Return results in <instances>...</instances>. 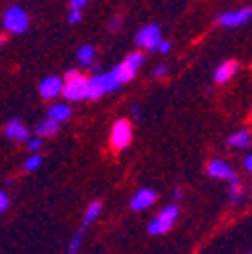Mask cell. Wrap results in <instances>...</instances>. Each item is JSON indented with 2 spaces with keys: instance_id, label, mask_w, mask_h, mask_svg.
Returning a JSON list of instances; mask_svg holds the SVG:
<instances>
[{
  "instance_id": "obj_1",
  "label": "cell",
  "mask_w": 252,
  "mask_h": 254,
  "mask_svg": "<svg viewBox=\"0 0 252 254\" xmlns=\"http://www.w3.org/2000/svg\"><path fill=\"white\" fill-rule=\"evenodd\" d=\"M121 87V83L111 73H95L93 79H87V99L95 101L105 93H113Z\"/></svg>"
},
{
  "instance_id": "obj_2",
  "label": "cell",
  "mask_w": 252,
  "mask_h": 254,
  "mask_svg": "<svg viewBox=\"0 0 252 254\" xmlns=\"http://www.w3.org/2000/svg\"><path fill=\"white\" fill-rule=\"evenodd\" d=\"M61 95H65V99L67 101H81V99H87V79L71 69L67 71V81L63 83V91Z\"/></svg>"
},
{
  "instance_id": "obj_3",
  "label": "cell",
  "mask_w": 252,
  "mask_h": 254,
  "mask_svg": "<svg viewBox=\"0 0 252 254\" xmlns=\"http://www.w3.org/2000/svg\"><path fill=\"white\" fill-rule=\"evenodd\" d=\"M178 206L172 204V206H166L160 214H157L147 226V232L153 234V236H160V234H166L170 232V228L174 226V222L178 220Z\"/></svg>"
},
{
  "instance_id": "obj_4",
  "label": "cell",
  "mask_w": 252,
  "mask_h": 254,
  "mask_svg": "<svg viewBox=\"0 0 252 254\" xmlns=\"http://www.w3.org/2000/svg\"><path fill=\"white\" fill-rule=\"evenodd\" d=\"M2 22H4V28L8 30V33H14V35H22L28 30V14L20 6H10L4 12Z\"/></svg>"
},
{
  "instance_id": "obj_5",
  "label": "cell",
  "mask_w": 252,
  "mask_h": 254,
  "mask_svg": "<svg viewBox=\"0 0 252 254\" xmlns=\"http://www.w3.org/2000/svg\"><path fill=\"white\" fill-rule=\"evenodd\" d=\"M160 43H162V28L157 24H147L139 28L135 35V45L145 51H155Z\"/></svg>"
},
{
  "instance_id": "obj_6",
  "label": "cell",
  "mask_w": 252,
  "mask_h": 254,
  "mask_svg": "<svg viewBox=\"0 0 252 254\" xmlns=\"http://www.w3.org/2000/svg\"><path fill=\"white\" fill-rule=\"evenodd\" d=\"M131 125L129 121H125V119H119L115 125H113V129H111V145L115 149H125L129 143H131Z\"/></svg>"
},
{
  "instance_id": "obj_7",
  "label": "cell",
  "mask_w": 252,
  "mask_h": 254,
  "mask_svg": "<svg viewBox=\"0 0 252 254\" xmlns=\"http://www.w3.org/2000/svg\"><path fill=\"white\" fill-rule=\"evenodd\" d=\"M252 16V10L246 6V8H238V10H228V12H222L218 16V22L226 26V28H236V26H242L250 20Z\"/></svg>"
},
{
  "instance_id": "obj_8",
  "label": "cell",
  "mask_w": 252,
  "mask_h": 254,
  "mask_svg": "<svg viewBox=\"0 0 252 254\" xmlns=\"http://www.w3.org/2000/svg\"><path fill=\"white\" fill-rule=\"evenodd\" d=\"M39 91L45 99H55L57 95H61L63 91V79L61 77H47L41 81L39 85Z\"/></svg>"
},
{
  "instance_id": "obj_9",
  "label": "cell",
  "mask_w": 252,
  "mask_h": 254,
  "mask_svg": "<svg viewBox=\"0 0 252 254\" xmlns=\"http://www.w3.org/2000/svg\"><path fill=\"white\" fill-rule=\"evenodd\" d=\"M4 135L12 141H26L30 137V131L26 129V125H22L20 119H10L4 129Z\"/></svg>"
},
{
  "instance_id": "obj_10",
  "label": "cell",
  "mask_w": 252,
  "mask_h": 254,
  "mask_svg": "<svg viewBox=\"0 0 252 254\" xmlns=\"http://www.w3.org/2000/svg\"><path fill=\"white\" fill-rule=\"evenodd\" d=\"M155 202V192L151 188H141L139 192L133 196V200H131V208L133 210H145V208H149L151 204Z\"/></svg>"
},
{
  "instance_id": "obj_11",
  "label": "cell",
  "mask_w": 252,
  "mask_h": 254,
  "mask_svg": "<svg viewBox=\"0 0 252 254\" xmlns=\"http://www.w3.org/2000/svg\"><path fill=\"white\" fill-rule=\"evenodd\" d=\"M238 63L236 61H226V63H222L218 69H216V73H214V79H216V83H228L236 73H238Z\"/></svg>"
},
{
  "instance_id": "obj_12",
  "label": "cell",
  "mask_w": 252,
  "mask_h": 254,
  "mask_svg": "<svg viewBox=\"0 0 252 254\" xmlns=\"http://www.w3.org/2000/svg\"><path fill=\"white\" fill-rule=\"evenodd\" d=\"M208 174L212 178H218V180H228L234 174V170L226 162H222V160H212L208 164Z\"/></svg>"
},
{
  "instance_id": "obj_13",
  "label": "cell",
  "mask_w": 252,
  "mask_h": 254,
  "mask_svg": "<svg viewBox=\"0 0 252 254\" xmlns=\"http://www.w3.org/2000/svg\"><path fill=\"white\" fill-rule=\"evenodd\" d=\"M69 117H71V107L65 105V103H57V105H53V107L49 109V113H47V119L57 121V123L67 121Z\"/></svg>"
},
{
  "instance_id": "obj_14",
  "label": "cell",
  "mask_w": 252,
  "mask_h": 254,
  "mask_svg": "<svg viewBox=\"0 0 252 254\" xmlns=\"http://www.w3.org/2000/svg\"><path fill=\"white\" fill-rule=\"evenodd\" d=\"M228 182H230V194H228V198H230V202H232L234 206H238V204L242 202V198H244L242 184H240L238 174H232V176L228 178Z\"/></svg>"
},
{
  "instance_id": "obj_15",
  "label": "cell",
  "mask_w": 252,
  "mask_h": 254,
  "mask_svg": "<svg viewBox=\"0 0 252 254\" xmlns=\"http://www.w3.org/2000/svg\"><path fill=\"white\" fill-rule=\"evenodd\" d=\"M109 73H111L121 85H123V83H127V81H131V79L135 77V71H131L127 65H125V63H119V65H115Z\"/></svg>"
},
{
  "instance_id": "obj_16",
  "label": "cell",
  "mask_w": 252,
  "mask_h": 254,
  "mask_svg": "<svg viewBox=\"0 0 252 254\" xmlns=\"http://www.w3.org/2000/svg\"><path fill=\"white\" fill-rule=\"evenodd\" d=\"M57 131H59V123L51 121V119H45L37 125V135L39 137H53Z\"/></svg>"
},
{
  "instance_id": "obj_17",
  "label": "cell",
  "mask_w": 252,
  "mask_h": 254,
  "mask_svg": "<svg viewBox=\"0 0 252 254\" xmlns=\"http://www.w3.org/2000/svg\"><path fill=\"white\" fill-rule=\"evenodd\" d=\"M77 59L83 67H91V63L95 61V47L91 45H83L79 51H77Z\"/></svg>"
},
{
  "instance_id": "obj_18",
  "label": "cell",
  "mask_w": 252,
  "mask_h": 254,
  "mask_svg": "<svg viewBox=\"0 0 252 254\" xmlns=\"http://www.w3.org/2000/svg\"><path fill=\"white\" fill-rule=\"evenodd\" d=\"M248 141H250V133L246 131V129H242V131H236V133H232L230 137H228V145L230 147H246L248 145Z\"/></svg>"
},
{
  "instance_id": "obj_19",
  "label": "cell",
  "mask_w": 252,
  "mask_h": 254,
  "mask_svg": "<svg viewBox=\"0 0 252 254\" xmlns=\"http://www.w3.org/2000/svg\"><path fill=\"white\" fill-rule=\"evenodd\" d=\"M99 214H101V202H91V204H89V208H87V212H85L83 224H85V226L93 224V222H95V220L99 218Z\"/></svg>"
},
{
  "instance_id": "obj_20",
  "label": "cell",
  "mask_w": 252,
  "mask_h": 254,
  "mask_svg": "<svg viewBox=\"0 0 252 254\" xmlns=\"http://www.w3.org/2000/svg\"><path fill=\"white\" fill-rule=\"evenodd\" d=\"M143 61H145V57H143V53H129L127 57H125V65H127L131 71H135L137 73V69L143 65Z\"/></svg>"
},
{
  "instance_id": "obj_21",
  "label": "cell",
  "mask_w": 252,
  "mask_h": 254,
  "mask_svg": "<svg viewBox=\"0 0 252 254\" xmlns=\"http://www.w3.org/2000/svg\"><path fill=\"white\" fill-rule=\"evenodd\" d=\"M41 162H43V157L37 155V153H33V157H28V160L24 162V170L26 172H35V170L41 168Z\"/></svg>"
},
{
  "instance_id": "obj_22",
  "label": "cell",
  "mask_w": 252,
  "mask_h": 254,
  "mask_svg": "<svg viewBox=\"0 0 252 254\" xmlns=\"http://www.w3.org/2000/svg\"><path fill=\"white\" fill-rule=\"evenodd\" d=\"M83 236H85V230H79V232L75 234V238H73L71 244H69V254H77V252H79L81 242H83Z\"/></svg>"
},
{
  "instance_id": "obj_23",
  "label": "cell",
  "mask_w": 252,
  "mask_h": 254,
  "mask_svg": "<svg viewBox=\"0 0 252 254\" xmlns=\"http://www.w3.org/2000/svg\"><path fill=\"white\" fill-rule=\"evenodd\" d=\"M81 20H83L81 10H79V8H71V12H69V22H71V24H77V22H81Z\"/></svg>"
},
{
  "instance_id": "obj_24",
  "label": "cell",
  "mask_w": 252,
  "mask_h": 254,
  "mask_svg": "<svg viewBox=\"0 0 252 254\" xmlns=\"http://www.w3.org/2000/svg\"><path fill=\"white\" fill-rule=\"evenodd\" d=\"M155 51H160L162 55H168L170 51H172V43H168V41H162L160 45H157V49Z\"/></svg>"
},
{
  "instance_id": "obj_25",
  "label": "cell",
  "mask_w": 252,
  "mask_h": 254,
  "mask_svg": "<svg viewBox=\"0 0 252 254\" xmlns=\"http://www.w3.org/2000/svg\"><path fill=\"white\" fill-rule=\"evenodd\" d=\"M6 208H8V196L4 192H0V214H2Z\"/></svg>"
},
{
  "instance_id": "obj_26",
  "label": "cell",
  "mask_w": 252,
  "mask_h": 254,
  "mask_svg": "<svg viewBox=\"0 0 252 254\" xmlns=\"http://www.w3.org/2000/svg\"><path fill=\"white\" fill-rule=\"evenodd\" d=\"M41 145H43L41 137H37V139H33V141H28V149H30V153H33V151H37Z\"/></svg>"
},
{
  "instance_id": "obj_27",
  "label": "cell",
  "mask_w": 252,
  "mask_h": 254,
  "mask_svg": "<svg viewBox=\"0 0 252 254\" xmlns=\"http://www.w3.org/2000/svg\"><path fill=\"white\" fill-rule=\"evenodd\" d=\"M166 73H168V67L166 65H160V67L153 69V77H164Z\"/></svg>"
},
{
  "instance_id": "obj_28",
  "label": "cell",
  "mask_w": 252,
  "mask_h": 254,
  "mask_svg": "<svg viewBox=\"0 0 252 254\" xmlns=\"http://www.w3.org/2000/svg\"><path fill=\"white\" fill-rule=\"evenodd\" d=\"M87 2H89V0H71V8H79L81 10Z\"/></svg>"
},
{
  "instance_id": "obj_29",
  "label": "cell",
  "mask_w": 252,
  "mask_h": 254,
  "mask_svg": "<svg viewBox=\"0 0 252 254\" xmlns=\"http://www.w3.org/2000/svg\"><path fill=\"white\" fill-rule=\"evenodd\" d=\"M244 168H246L248 172L252 170V155H246V157H244Z\"/></svg>"
},
{
  "instance_id": "obj_30",
  "label": "cell",
  "mask_w": 252,
  "mask_h": 254,
  "mask_svg": "<svg viewBox=\"0 0 252 254\" xmlns=\"http://www.w3.org/2000/svg\"><path fill=\"white\" fill-rule=\"evenodd\" d=\"M119 24H121V20H119V18H115V20H111V22H109L111 30H115V26H119Z\"/></svg>"
},
{
  "instance_id": "obj_31",
  "label": "cell",
  "mask_w": 252,
  "mask_h": 254,
  "mask_svg": "<svg viewBox=\"0 0 252 254\" xmlns=\"http://www.w3.org/2000/svg\"><path fill=\"white\" fill-rule=\"evenodd\" d=\"M2 43H4V39H2V37H0V47H2Z\"/></svg>"
}]
</instances>
